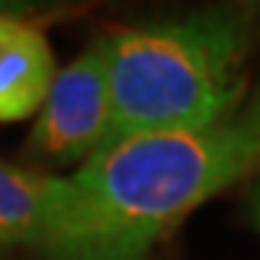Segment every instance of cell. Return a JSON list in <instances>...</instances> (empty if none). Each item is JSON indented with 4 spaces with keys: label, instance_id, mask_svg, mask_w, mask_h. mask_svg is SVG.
Wrapping results in <instances>:
<instances>
[{
    "label": "cell",
    "instance_id": "cell-2",
    "mask_svg": "<svg viewBox=\"0 0 260 260\" xmlns=\"http://www.w3.org/2000/svg\"><path fill=\"white\" fill-rule=\"evenodd\" d=\"M107 41L113 139L225 124L243 93L246 32L232 15L200 12L121 29Z\"/></svg>",
    "mask_w": 260,
    "mask_h": 260
},
{
    "label": "cell",
    "instance_id": "cell-3",
    "mask_svg": "<svg viewBox=\"0 0 260 260\" xmlns=\"http://www.w3.org/2000/svg\"><path fill=\"white\" fill-rule=\"evenodd\" d=\"M110 136L113 99L107 41L102 38L55 75L26 148L35 159L67 165L78 159L87 162L110 142Z\"/></svg>",
    "mask_w": 260,
    "mask_h": 260
},
{
    "label": "cell",
    "instance_id": "cell-5",
    "mask_svg": "<svg viewBox=\"0 0 260 260\" xmlns=\"http://www.w3.org/2000/svg\"><path fill=\"white\" fill-rule=\"evenodd\" d=\"M58 177H41L0 162V254L12 246H41L47 237Z\"/></svg>",
    "mask_w": 260,
    "mask_h": 260
},
{
    "label": "cell",
    "instance_id": "cell-1",
    "mask_svg": "<svg viewBox=\"0 0 260 260\" xmlns=\"http://www.w3.org/2000/svg\"><path fill=\"white\" fill-rule=\"evenodd\" d=\"M260 165L237 121L107 142L70 179L58 177L44 260H145L197 205Z\"/></svg>",
    "mask_w": 260,
    "mask_h": 260
},
{
    "label": "cell",
    "instance_id": "cell-4",
    "mask_svg": "<svg viewBox=\"0 0 260 260\" xmlns=\"http://www.w3.org/2000/svg\"><path fill=\"white\" fill-rule=\"evenodd\" d=\"M55 75L47 38L26 23L9 47L0 49V121H20L41 110Z\"/></svg>",
    "mask_w": 260,
    "mask_h": 260
},
{
    "label": "cell",
    "instance_id": "cell-6",
    "mask_svg": "<svg viewBox=\"0 0 260 260\" xmlns=\"http://www.w3.org/2000/svg\"><path fill=\"white\" fill-rule=\"evenodd\" d=\"M23 20L15 18V15H6V12H0V49H6L15 41V38L23 32Z\"/></svg>",
    "mask_w": 260,
    "mask_h": 260
},
{
    "label": "cell",
    "instance_id": "cell-7",
    "mask_svg": "<svg viewBox=\"0 0 260 260\" xmlns=\"http://www.w3.org/2000/svg\"><path fill=\"white\" fill-rule=\"evenodd\" d=\"M237 124H240V127L251 136V139L260 145V95L254 99V104H251L249 110H246L240 119H237Z\"/></svg>",
    "mask_w": 260,
    "mask_h": 260
},
{
    "label": "cell",
    "instance_id": "cell-8",
    "mask_svg": "<svg viewBox=\"0 0 260 260\" xmlns=\"http://www.w3.org/2000/svg\"><path fill=\"white\" fill-rule=\"evenodd\" d=\"M251 208H254V225L260 229V185L254 188V200H251Z\"/></svg>",
    "mask_w": 260,
    "mask_h": 260
}]
</instances>
